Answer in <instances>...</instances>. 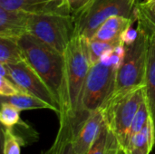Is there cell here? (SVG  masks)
I'll return each mask as SVG.
<instances>
[{
    "instance_id": "obj_8",
    "label": "cell",
    "mask_w": 155,
    "mask_h": 154,
    "mask_svg": "<svg viewBox=\"0 0 155 154\" xmlns=\"http://www.w3.org/2000/svg\"><path fill=\"white\" fill-rule=\"evenodd\" d=\"M5 66L7 70V78L11 79L23 92L35 95L50 104L54 112L59 115L60 106L57 100L42 78L26 61L17 64H7Z\"/></svg>"
},
{
    "instance_id": "obj_13",
    "label": "cell",
    "mask_w": 155,
    "mask_h": 154,
    "mask_svg": "<svg viewBox=\"0 0 155 154\" xmlns=\"http://www.w3.org/2000/svg\"><path fill=\"white\" fill-rule=\"evenodd\" d=\"M59 117V129L51 147L41 154H76L73 145V138L76 116L62 114Z\"/></svg>"
},
{
    "instance_id": "obj_17",
    "label": "cell",
    "mask_w": 155,
    "mask_h": 154,
    "mask_svg": "<svg viewBox=\"0 0 155 154\" xmlns=\"http://www.w3.org/2000/svg\"><path fill=\"white\" fill-rule=\"evenodd\" d=\"M25 60L18 40L0 36V64H17Z\"/></svg>"
},
{
    "instance_id": "obj_7",
    "label": "cell",
    "mask_w": 155,
    "mask_h": 154,
    "mask_svg": "<svg viewBox=\"0 0 155 154\" xmlns=\"http://www.w3.org/2000/svg\"><path fill=\"white\" fill-rule=\"evenodd\" d=\"M135 5L131 0H95L87 11L74 21V34L90 39L110 16L123 15L131 18Z\"/></svg>"
},
{
    "instance_id": "obj_2",
    "label": "cell",
    "mask_w": 155,
    "mask_h": 154,
    "mask_svg": "<svg viewBox=\"0 0 155 154\" xmlns=\"http://www.w3.org/2000/svg\"><path fill=\"white\" fill-rule=\"evenodd\" d=\"M125 53L126 47L121 43L91 65L81 96V113H89L102 108L114 93L117 73Z\"/></svg>"
},
{
    "instance_id": "obj_23",
    "label": "cell",
    "mask_w": 155,
    "mask_h": 154,
    "mask_svg": "<svg viewBox=\"0 0 155 154\" xmlns=\"http://www.w3.org/2000/svg\"><path fill=\"white\" fill-rule=\"evenodd\" d=\"M109 137H110V131L105 123L101 133H99L98 137L91 145L86 154H106L108 144H109Z\"/></svg>"
},
{
    "instance_id": "obj_11",
    "label": "cell",
    "mask_w": 155,
    "mask_h": 154,
    "mask_svg": "<svg viewBox=\"0 0 155 154\" xmlns=\"http://www.w3.org/2000/svg\"><path fill=\"white\" fill-rule=\"evenodd\" d=\"M137 23L145 29L148 34V61L144 90L155 133V29L142 20H137Z\"/></svg>"
},
{
    "instance_id": "obj_29",
    "label": "cell",
    "mask_w": 155,
    "mask_h": 154,
    "mask_svg": "<svg viewBox=\"0 0 155 154\" xmlns=\"http://www.w3.org/2000/svg\"><path fill=\"white\" fill-rule=\"evenodd\" d=\"M152 1H153V0H145V2H152Z\"/></svg>"
},
{
    "instance_id": "obj_16",
    "label": "cell",
    "mask_w": 155,
    "mask_h": 154,
    "mask_svg": "<svg viewBox=\"0 0 155 154\" xmlns=\"http://www.w3.org/2000/svg\"><path fill=\"white\" fill-rule=\"evenodd\" d=\"M0 101L1 103H8L20 111L34 109H49L54 111L50 104L25 92H20L12 96H1Z\"/></svg>"
},
{
    "instance_id": "obj_24",
    "label": "cell",
    "mask_w": 155,
    "mask_h": 154,
    "mask_svg": "<svg viewBox=\"0 0 155 154\" xmlns=\"http://www.w3.org/2000/svg\"><path fill=\"white\" fill-rule=\"evenodd\" d=\"M95 0H66L70 14L75 21L83 15L94 3Z\"/></svg>"
},
{
    "instance_id": "obj_10",
    "label": "cell",
    "mask_w": 155,
    "mask_h": 154,
    "mask_svg": "<svg viewBox=\"0 0 155 154\" xmlns=\"http://www.w3.org/2000/svg\"><path fill=\"white\" fill-rule=\"evenodd\" d=\"M0 6L28 14H61L71 15L66 0H0Z\"/></svg>"
},
{
    "instance_id": "obj_3",
    "label": "cell",
    "mask_w": 155,
    "mask_h": 154,
    "mask_svg": "<svg viewBox=\"0 0 155 154\" xmlns=\"http://www.w3.org/2000/svg\"><path fill=\"white\" fill-rule=\"evenodd\" d=\"M65 82L68 113L74 116L81 115V96L91 64L87 56L84 38L74 34L64 54Z\"/></svg>"
},
{
    "instance_id": "obj_21",
    "label": "cell",
    "mask_w": 155,
    "mask_h": 154,
    "mask_svg": "<svg viewBox=\"0 0 155 154\" xmlns=\"http://www.w3.org/2000/svg\"><path fill=\"white\" fill-rule=\"evenodd\" d=\"M20 112V110L8 103H1L0 121L2 125L12 129L17 124H21Z\"/></svg>"
},
{
    "instance_id": "obj_1",
    "label": "cell",
    "mask_w": 155,
    "mask_h": 154,
    "mask_svg": "<svg viewBox=\"0 0 155 154\" xmlns=\"http://www.w3.org/2000/svg\"><path fill=\"white\" fill-rule=\"evenodd\" d=\"M18 43L26 62L42 78L57 100L60 106L58 116L69 114L64 54L28 33L21 36Z\"/></svg>"
},
{
    "instance_id": "obj_28",
    "label": "cell",
    "mask_w": 155,
    "mask_h": 154,
    "mask_svg": "<svg viewBox=\"0 0 155 154\" xmlns=\"http://www.w3.org/2000/svg\"><path fill=\"white\" fill-rule=\"evenodd\" d=\"M131 1H132L134 4H136V3H137V0H131Z\"/></svg>"
},
{
    "instance_id": "obj_20",
    "label": "cell",
    "mask_w": 155,
    "mask_h": 154,
    "mask_svg": "<svg viewBox=\"0 0 155 154\" xmlns=\"http://www.w3.org/2000/svg\"><path fill=\"white\" fill-rule=\"evenodd\" d=\"M150 117H151V114H150L149 106H148L146 98H144V100L141 103V105L133 120V123L131 124V127H130V130L128 133V143H129L130 139L134 134H136L137 133H139L140 131H142L143 129V127L147 124Z\"/></svg>"
},
{
    "instance_id": "obj_6",
    "label": "cell",
    "mask_w": 155,
    "mask_h": 154,
    "mask_svg": "<svg viewBox=\"0 0 155 154\" xmlns=\"http://www.w3.org/2000/svg\"><path fill=\"white\" fill-rule=\"evenodd\" d=\"M28 34L64 54L74 34V20L61 14H30Z\"/></svg>"
},
{
    "instance_id": "obj_14",
    "label": "cell",
    "mask_w": 155,
    "mask_h": 154,
    "mask_svg": "<svg viewBox=\"0 0 155 154\" xmlns=\"http://www.w3.org/2000/svg\"><path fill=\"white\" fill-rule=\"evenodd\" d=\"M134 22H137L134 15H132L131 18L123 15L110 16L97 28L90 39L120 44L124 32Z\"/></svg>"
},
{
    "instance_id": "obj_12",
    "label": "cell",
    "mask_w": 155,
    "mask_h": 154,
    "mask_svg": "<svg viewBox=\"0 0 155 154\" xmlns=\"http://www.w3.org/2000/svg\"><path fill=\"white\" fill-rule=\"evenodd\" d=\"M30 14L20 10H8L0 6V36L18 40L28 33Z\"/></svg>"
},
{
    "instance_id": "obj_26",
    "label": "cell",
    "mask_w": 155,
    "mask_h": 154,
    "mask_svg": "<svg viewBox=\"0 0 155 154\" xmlns=\"http://www.w3.org/2000/svg\"><path fill=\"white\" fill-rule=\"evenodd\" d=\"M106 154H129L128 152L119 143L117 138L114 136V134L111 131H110L109 144H108Z\"/></svg>"
},
{
    "instance_id": "obj_19",
    "label": "cell",
    "mask_w": 155,
    "mask_h": 154,
    "mask_svg": "<svg viewBox=\"0 0 155 154\" xmlns=\"http://www.w3.org/2000/svg\"><path fill=\"white\" fill-rule=\"evenodd\" d=\"M3 154H20L21 145L24 144L23 139L16 135L13 129L3 126L2 128Z\"/></svg>"
},
{
    "instance_id": "obj_18",
    "label": "cell",
    "mask_w": 155,
    "mask_h": 154,
    "mask_svg": "<svg viewBox=\"0 0 155 154\" xmlns=\"http://www.w3.org/2000/svg\"><path fill=\"white\" fill-rule=\"evenodd\" d=\"M84 44H85L87 56H88L91 65L99 62L101 60V58L105 54L113 51L115 48V46L117 44H114V43L103 42V41H99V40L87 39L85 37H84Z\"/></svg>"
},
{
    "instance_id": "obj_15",
    "label": "cell",
    "mask_w": 155,
    "mask_h": 154,
    "mask_svg": "<svg viewBox=\"0 0 155 154\" xmlns=\"http://www.w3.org/2000/svg\"><path fill=\"white\" fill-rule=\"evenodd\" d=\"M154 148V126L150 117L143 129L130 139L126 151L129 154H150Z\"/></svg>"
},
{
    "instance_id": "obj_27",
    "label": "cell",
    "mask_w": 155,
    "mask_h": 154,
    "mask_svg": "<svg viewBox=\"0 0 155 154\" xmlns=\"http://www.w3.org/2000/svg\"><path fill=\"white\" fill-rule=\"evenodd\" d=\"M134 25V24H133ZM133 25H131L123 34L122 37H121V42L122 44H124V45H129L131 44H133L138 37V28H134Z\"/></svg>"
},
{
    "instance_id": "obj_5",
    "label": "cell",
    "mask_w": 155,
    "mask_h": 154,
    "mask_svg": "<svg viewBox=\"0 0 155 154\" xmlns=\"http://www.w3.org/2000/svg\"><path fill=\"white\" fill-rule=\"evenodd\" d=\"M137 39L125 45L126 53L118 70L116 85L113 94H120L145 85L148 61V34L145 29L137 25ZM112 94V95H113Z\"/></svg>"
},
{
    "instance_id": "obj_25",
    "label": "cell",
    "mask_w": 155,
    "mask_h": 154,
    "mask_svg": "<svg viewBox=\"0 0 155 154\" xmlns=\"http://www.w3.org/2000/svg\"><path fill=\"white\" fill-rule=\"evenodd\" d=\"M23 92L11 79L0 75V96H12Z\"/></svg>"
},
{
    "instance_id": "obj_4",
    "label": "cell",
    "mask_w": 155,
    "mask_h": 154,
    "mask_svg": "<svg viewBox=\"0 0 155 154\" xmlns=\"http://www.w3.org/2000/svg\"><path fill=\"white\" fill-rule=\"evenodd\" d=\"M144 98V86H141L124 93L111 95L101 108L107 127L125 150L131 124Z\"/></svg>"
},
{
    "instance_id": "obj_22",
    "label": "cell",
    "mask_w": 155,
    "mask_h": 154,
    "mask_svg": "<svg viewBox=\"0 0 155 154\" xmlns=\"http://www.w3.org/2000/svg\"><path fill=\"white\" fill-rule=\"evenodd\" d=\"M137 20H142L155 29V0L152 2H137L134 8Z\"/></svg>"
},
{
    "instance_id": "obj_9",
    "label": "cell",
    "mask_w": 155,
    "mask_h": 154,
    "mask_svg": "<svg viewBox=\"0 0 155 154\" xmlns=\"http://www.w3.org/2000/svg\"><path fill=\"white\" fill-rule=\"evenodd\" d=\"M104 124V116L101 108L92 113L76 116L73 138L75 153L86 154Z\"/></svg>"
}]
</instances>
